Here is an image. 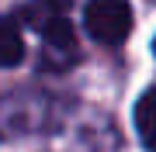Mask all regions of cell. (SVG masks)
<instances>
[{
    "mask_svg": "<svg viewBox=\"0 0 156 152\" xmlns=\"http://www.w3.org/2000/svg\"><path fill=\"white\" fill-rule=\"evenodd\" d=\"M24 56V38L11 17H0V66H17Z\"/></svg>",
    "mask_w": 156,
    "mask_h": 152,
    "instance_id": "obj_4",
    "label": "cell"
},
{
    "mask_svg": "<svg viewBox=\"0 0 156 152\" xmlns=\"http://www.w3.org/2000/svg\"><path fill=\"white\" fill-rule=\"evenodd\" d=\"M45 4H49V7H52V11H59V14H66V11H69V7H73V4H76V0H45Z\"/></svg>",
    "mask_w": 156,
    "mask_h": 152,
    "instance_id": "obj_5",
    "label": "cell"
},
{
    "mask_svg": "<svg viewBox=\"0 0 156 152\" xmlns=\"http://www.w3.org/2000/svg\"><path fill=\"white\" fill-rule=\"evenodd\" d=\"M135 131H139V138L156 152V86H149L139 104H135Z\"/></svg>",
    "mask_w": 156,
    "mask_h": 152,
    "instance_id": "obj_2",
    "label": "cell"
},
{
    "mask_svg": "<svg viewBox=\"0 0 156 152\" xmlns=\"http://www.w3.org/2000/svg\"><path fill=\"white\" fill-rule=\"evenodd\" d=\"M42 35H45V45L62 52V56L73 52V45H76V42H73V24L66 21V14H59V11L42 21Z\"/></svg>",
    "mask_w": 156,
    "mask_h": 152,
    "instance_id": "obj_3",
    "label": "cell"
},
{
    "mask_svg": "<svg viewBox=\"0 0 156 152\" xmlns=\"http://www.w3.org/2000/svg\"><path fill=\"white\" fill-rule=\"evenodd\" d=\"M83 24L101 45H122L132 31V7L128 0H90Z\"/></svg>",
    "mask_w": 156,
    "mask_h": 152,
    "instance_id": "obj_1",
    "label": "cell"
},
{
    "mask_svg": "<svg viewBox=\"0 0 156 152\" xmlns=\"http://www.w3.org/2000/svg\"><path fill=\"white\" fill-rule=\"evenodd\" d=\"M153 49H156V42H153Z\"/></svg>",
    "mask_w": 156,
    "mask_h": 152,
    "instance_id": "obj_6",
    "label": "cell"
}]
</instances>
